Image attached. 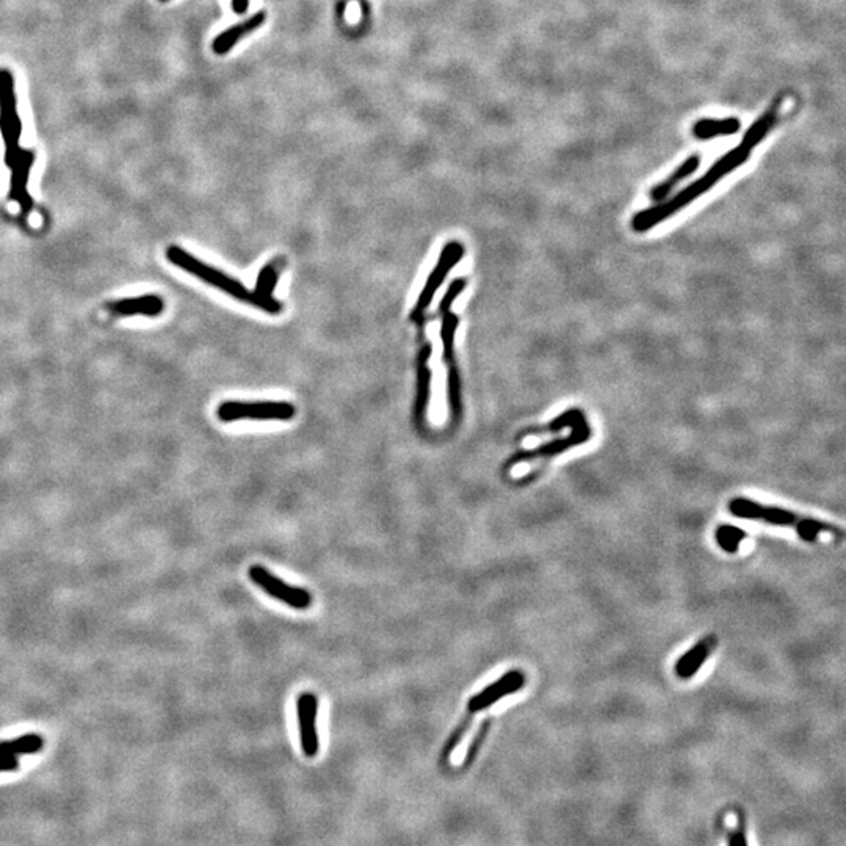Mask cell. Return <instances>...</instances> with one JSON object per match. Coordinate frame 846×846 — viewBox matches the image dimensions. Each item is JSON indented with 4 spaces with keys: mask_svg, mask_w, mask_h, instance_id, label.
I'll use <instances>...</instances> for the list:
<instances>
[{
    "mask_svg": "<svg viewBox=\"0 0 846 846\" xmlns=\"http://www.w3.org/2000/svg\"><path fill=\"white\" fill-rule=\"evenodd\" d=\"M525 685V676L520 671H510L505 676L500 677L499 681L486 687L481 693L473 696L467 705L469 713H479L481 710L487 709L494 705L496 702L506 697V696L518 693L519 689Z\"/></svg>",
    "mask_w": 846,
    "mask_h": 846,
    "instance_id": "cell-11",
    "label": "cell"
},
{
    "mask_svg": "<svg viewBox=\"0 0 846 846\" xmlns=\"http://www.w3.org/2000/svg\"><path fill=\"white\" fill-rule=\"evenodd\" d=\"M281 269L282 263L281 265H278L276 262H270L269 265H265V267L259 271L256 289H254L257 295L273 296V289H275L278 279H279V270Z\"/></svg>",
    "mask_w": 846,
    "mask_h": 846,
    "instance_id": "cell-23",
    "label": "cell"
},
{
    "mask_svg": "<svg viewBox=\"0 0 846 846\" xmlns=\"http://www.w3.org/2000/svg\"><path fill=\"white\" fill-rule=\"evenodd\" d=\"M753 151L754 149H751L748 145L740 143L732 151H729L726 156H722L702 178L695 181L687 189H683L681 193H677L676 197H671L666 203L657 204L654 207L638 212L637 215L632 220V228L637 232H646V230L656 228L657 224L668 220L669 217L676 215L679 210H682L683 207H687L689 204L693 203L696 197L707 193L724 176H728L729 173H732L738 166L745 165Z\"/></svg>",
    "mask_w": 846,
    "mask_h": 846,
    "instance_id": "cell-1",
    "label": "cell"
},
{
    "mask_svg": "<svg viewBox=\"0 0 846 846\" xmlns=\"http://www.w3.org/2000/svg\"><path fill=\"white\" fill-rule=\"evenodd\" d=\"M430 386H431V372H430L427 364L419 362V366H417V399H415V407H414L415 420L419 423L427 413Z\"/></svg>",
    "mask_w": 846,
    "mask_h": 846,
    "instance_id": "cell-19",
    "label": "cell"
},
{
    "mask_svg": "<svg viewBox=\"0 0 846 846\" xmlns=\"http://www.w3.org/2000/svg\"><path fill=\"white\" fill-rule=\"evenodd\" d=\"M448 366V380H447V389H448V405L455 419L461 415V380L458 368L455 362L447 364Z\"/></svg>",
    "mask_w": 846,
    "mask_h": 846,
    "instance_id": "cell-22",
    "label": "cell"
},
{
    "mask_svg": "<svg viewBox=\"0 0 846 846\" xmlns=\"http://www.w3.org/2000/svg\"><path fill=\"white\" fill-rule=\"evenodd\" d=\"M160 2H168V0H160Z\"/></svg>",
    "mask_w": 846,
    "mask_h": 846,
    "instance_id": "cell-32",
    "label": "cell"
},
{
    "mask_svg": "<svg viewBox=\"0 0 846 846\" xmlns=\"http://www.w3.org/2000/svg\"><path fill=\"white\" fill-rule=\"evenodd\" d=\"M458 329V317L453 314L452 309L442 314V328H440V337H442V345H444V361L447 364L455 362V334Z\"/></svg>",
    "mask_w": 846,
    "mask_h": 846,
    "instance_id": "cell-20",
    "label": "cell"
},
{
    "mask_svg": "<svg viewBox=\"0 0 846 846\" xmlns=\"http://www.w3.org/2000/svg\"><path fill=\"white\" fill-rule=\"evenodd\" d=\"M18 768H20L18 757L0 755V773H4V771H16Z\"/></svg>",
    "mask_w": 846,
    "mask_h": 846,
    "instance_id": "cell-29",
    "label": "cell"
},
{
    "mask_svg": "<svg viewBox=\"0 0 846 846\" xmlns=\"http://www.w3.org/2000/svg\"><path fill=\"white\" fill-rule=\"evenodd\" d=\"M716 543L720 544L722 551L728 553H735L745 539L748 538V533L737 528L734 525H720L715 533Z\"/></svg>",
    "mask_w": 846,
    "mask_h": 846,
    "instance_id": "cell-21",
    "label": "cell"
},
{
    "mask_svg": "<svg viewBox=\"0 0 846 846\" xmlns=\"http://www.w3.org/2000/svg\"><path fill=\"white\" fill-rule=\"evenodd\" d=\"M718 644V638L715 635H709L704 638L695 648L681 657L676 663V674L681 679H689L695 676L696 673L701 669L702 665L709 658L712 650L715 649Z\"/></svg>",
    "mask_w": 846,
    "mask_h": 846,
    "instance_id": "cell-14",
    "label": "cell"
},
{
    "mask_svg": "<svg viewBox=\"0 0 846 846\" xmlns=\"http://www.w3.org/2000/svg\"><path fill=\"white\" fill-rule=\"evenodd\" d=\"M729 512L735 518L748 519V520H761L767 524L779 525V527H792L798 533L802 541L812 543L820 533H834L843 535L842 530L834 525L821 522L818 519L801 518L796 512H788L778 506L761 505L755 500L735 497L729 502Z\"/></svg>",
    "mask_w": 846,
    "mask_h": 846,
    "instance_id": "cell-3",
    "label": "cell"
},
{
    "mask_svg": "<svg viewBox=\"0 0 846 846\" xmlns=\"http://www.w3.org/2000/svg\"><path fill=\"white\" fill-rule=\"evenodd\" d=\"M489 728H491V720H486V721L481 724V729H479V734L475 735L472 745L469 746V751H467L466 755V761H464L463 765L469 767V765L472 763L473 759H475V755L479 754V746L483 745V740H485L486 734H487Z\"/></svg>",
    "mask_w": 846,
    "mask_h": 846,
    "instance_id": "cell-27",
    "label": "cell"
},
{
    "mask_svg": "<svg viewBox=\"0 0 846 846\" xmlns=\"http://www.w3.org/2000/svg\"><path fill=\"white\" fill-rule=\"evenodd\" d=\"M740 121L737 118L699 119L693 125V135L697 140H712L721 135H734L740 131Z\"/></svg>",
    "mask_w": 846,
    "mask_h": 846,
    "instance_id": "cell-17",
    "label": "cell"
},
{
    "mask_svg": "<svg viewBox=\"0 0 846 846\" xmlns=\"http://www.w3.org/2000/svg\"><path fill=\"white\" fill-rule=\"evenodd\" d=\"M265 20H267V12L261 10V12L253 14L248 20L230 27L228 30L220 33L212 43L214 52L217 55H226V53L230 52V49L236 46L238 41H242L246 35L256 32L257 28H261L265 24Z\"/></svg>",
    "mask_w": 846,
    "mask_h": 846,
    "instance_id": "cell-12",
    "label": "cell"
},
{
    "mask_svg": "<svg viewBox=\"0 0 846 846\" xmlns=\"http://www.w3.org/2000/svg\"><path fill=\"white\" fill-rule=\"evenodd\" d=\"M165 309V302L157 295L135 296V298H125L119 302H112L109 306L110 314L118 315V317H132V315H146V317H157L162 314Z\"/></svg>",
    "mask_w": 846,
    "mask_h": 846,
    "instance_id": "cell-13",
    "label": "cell"
},
{
    "mask_svg": "<svg viewBox=\"0 0 846 846\" xmlns=\"http://www.w3.org/2000/svg\"><path fill=\"white\" fill-rule=\"evenodd\" d=\"M166 259L171 263H174L179 269L184 270L190 275L197 276L201 281L207 282L210 286L223 290L230 296L243 302H248L251 306L257 309H262L269 314H281L282 304L278 302L275 296L257 295L256 292H251L243 286L242 282L232 279L230 276L224 275L223 271L210 267L207 263L199 261L195 256L189 254L187 251L179 248V246H170L166 250Z\"/></svg>",
    "mask_w": 846,
    "mask_h": 846,
    "instance_id": "cell-2",
    "label": "cell"
},
{
    "mask_svg": "<svg viewBox=\"0 0 846 846\" xmlns=\"http://www.w3.org/2000/svg\"><path fill=\"white\" fill-rule=\"evenodd\" d=\"M251 580L262 588L267 594L275 597L278 600H282L284 604L289 605L296 610H306L312 604V596L309 594L304 588H296L290 584H284L282 580L275 577L271 572L267 571L262 566H251L248 571Z\"/></svg>",
    "mask_w": 846,
    "mask_h": 846,
    "instance_id": "cell-7",
    "label": "cell"
},
{
    "mask_svg": "<svg viewBox=\"0 0 846 846\" xmlns=\"http://www.w3.org/2000/svg\"><path fill=\"white\" fill-rule=\"evenodd\" d=\"M298 712V724H300V737H302V753L306 757H315L318 754V734H317V712L318 701L314 695L304 693L296 702Z\"/></svg>",
    "mask_w": 846,
    "mask_h": 846,
    "instance_id": "cell-10",
    "label": "cell"
},
{
    "mask_svg": "<svg viewBox=\"0 0 846 846\" xmlns=\"http://www.w3.org/2000/svg\"><path fill=\"white\" fill-rule=\"evenodd\" d=\"M738 829L734 833L729 834V846H748V840L743 831V825L738 823Z\"/></svg>",
    "mask_w": 846,
    "mask_h": 846,
    "instance_id": "cell-28",
    "label": "cell"
},
{
    "mask_svg": "<svg viewBox=\"0 0 846 846\" xmlns=\"http://www.w3.org/2000/svg\"><path fill=\"white\" fill-rule=\"evenodd\" d=\"M701 165V157L699 156H689L685 162H683L677 170L673 171L669 174L668 178L662 181L660 184H657L652 190H650V197L657 201V203H663L666 197H669V193L676 189L677 185L681 184L682 181L689 178L693 173H695Z\"/></svg>",
    "mask_w": 846,
    "mask_h": 846,
    "instance_id": "cell-16",
    "label": "cell"
},
{
    "mask_svg": "<svg viewBox=\"0 0 846 846\" xmlns=\"http://www.w3.org/2000/svg\"><path fill=\"white\" fill-rule=\"evenodd\" d=\"M466 287V279H455V281L450 284V287L447 290L446 295L442 296L439 304V312L440 314H446L447 310L452 309V304L456 296L460 295L461 292Z\"/></svg>",
    "mask_w": 846,
    "mask_h": 846,
    "instance_id": "cell-26",
    "label": "cell"
},
{
    "mask_svg": "<svg viewBox=\"0 0 846 846\" xmlns=\"http://www.w3.org/2000/svg\"><path fill=\"white\" fill-rule=\"evenodd\" d=\"M463 256H464V246H463L461 243H447L446 246H444V250L440 253V257L438 259L436 267H434L433 271L430 273V278H428L427 284H425V287H423L422 294H420L415 308L413 309V315H411L413 320H417V318L422 317L423 312L427 310L428 306L433 302L436 292H438V289L442 286V282L446 281L448 271L455 269V265L460 262L461 257Z\"/></svg>",
    "mask_w": 846,
    "mask_h": 846,
    "instance_id": "cell-6",
    "label": "cell"
},
{
    "mask_svg": "<svg viewBox=\"0 0 846 846\" xmlns=\"http://www.w3.org/2000/svg\"><path fill=\"white\" fill-rule=\"evenodd\" d=\"M44 746L43 737L38 734L20 735L14 740H2L0 742V755H18L35 754Z\"/></svg>",
    "mask_w": 846,
    "mask_h": 846,
    "instance_id": "cell-18",
    "label": "cell"
},
{
    "mask_svg": "<svg viewBox=\"0 0 846 846\" xmlns=\"http://www.w3.org/2000/svg\"><path fill=\"white\" fill-rule=\"evenodd\" d=\"M248 8H250V0H232V10L238 16L246 13Z\"/></svg>",
    "mask_w": 846,
    "mask_h": 846,
    "instance_id": "cell-30",
    "label": "cell"
},
{
    "mask_svg": "<svg viewBox=\"0 0 846 846\" xmlns=\"http://www.w3.org/2000/svg\"><path fill=\"white\" fill-rule=\"evenodd\" d=\"M359 2H361L362 13H364V14H366V16H367V14H368L367 2H366V0H359Z\"/></svg>",
    "mask_w": 846,
    "mask_h": 846,
    "instance_id": "cell-31",
    "label": "cell"
},
{
    "mask_svg": "<svg viewBox=\"0 0 846 846\" xmlns=\"http://www.w3.org/2000/svg\"><path fill=\"white\" fill-rule=\"evenodd\" d=\"M472 713L467 712L466 718L460 722V726L455 729L453 734L448 737L446 746L442 749V755H440V761H442V763H446V761L450 759V755L455 753V749L460 746V743L463 742V738L466 737L467 730H469L471 724H472Z\"/></svg>",
    "mask_w": 846,
    "mask_h": 846,
    "instance_id": "cell-24",
    "label": "cell"
},
{
    "mask_svg": "<svg viewBox=\"0 0 846 846\" xmlns=\"http://www.w3.org/2000/svg\"><path fill=\"white\" fill-rule=\"evenodd\" d=\"M580 420H584V415H582V413H580V411H576V409H572V411H568V413L561 414V415H560L558 419H555L553 420V422H551V423H549L547 427L539 428V430H536V431H533V433H544V431H552V433H557V431H560V430H563V428L572 427V425H576V423H577V422H580Z\"/></svg>",
    "mask_w": 846,
    "mask_h": 846,
    "instance_id": "cell-25",
    "label": "cell"
},
{
    "mask_svg": "<svg viewBox=\"0 0 846 846\" xmlns=\"http://www.w3.org/2000/svg\"><path fill=\"white\" fill-rule=\"evenodd\" d=\"M0 133L5 146V164L10 168L20 149L22 123L18 113L14 76L8 69H0Z\"/></svg>",
    "mask_w": 846,
    "mask_h": 846,
    "instance_id": "cell-4",
    "label": "cell"
},
{
    "mask_svg": "<svg viewBox=\"0 0 846 846\" xmlns=\"http://www.w3.org/2000/svg\"><path fill=\"white\" fill-rule=\"evenodd\" d=\"M590 436V428L584 423V419L580 420L576 425H572L571 436L552 440V442H547L544 446L536 447V448H532V450H520V452L516 453V455H512L510 461H508L506 469L516 466L519 463H524V461L536 460V458H551V456H555V455H560V453L569 450L571 447L584 444V442L588 440Z\"/></svg>",
    "mask_w": 846,
    "mask_h": 846,
    "instance_id": "cell-8",
    "label": "cell"
},
{
    "mask_svg": "<svg viewBox=\"0 0 846 846\" xmlns=\"http://www.w3.org/2000/svg\"><path fill=\"white\" fill-rule=\"evenodd\" d=\"M295 407L286 401H224L217 409L218 419L222 422L243 419L290 420L295 417Z\"/></svg>",
    "mask_w": 846,
    "mask_h": 846,
    "instance_id": "cell-5",
    "label": "cell"
},
{
    "mask_svg": "<svg viewBox=\"0 0 846 846\" xmlns=\"http://www.w3.org/2000/svg\"><path fill=\"white\" fill-rule=\"evenodd\" d=\"M782 104H784V94H779V96L773 99V102L769 104L767 110L761 113L759 118L755 119L754 125H751L745 133L742 140L745 145H748L751 149H754L755 146L761 145V140L767 137L769 132L773 131L774 125L778 123Z\"/></svg>",
    "mask_w": 846,
    "mask_h": 846,
    "instance_id": "cell-15",
    "label": "cell"
},
{
    "mask_svg": "<svg viewBox=\"0 0 846 846\" xmlns=\"http://www.w3.org/2000/svg\"><path fill=\"white\" fill-rule=\"evenodd\" d=\"M33 164H35V152L20 148L13 164L10 165V170H12L10 197L20 205L22 214H28L32 209V197L28 193V179H30Z\"/></svg>",
    "mask_w": 846,
    "mask_h": 846,
    "instance_id": "cell-9",
    "label": "cell"
}]
</instances>
